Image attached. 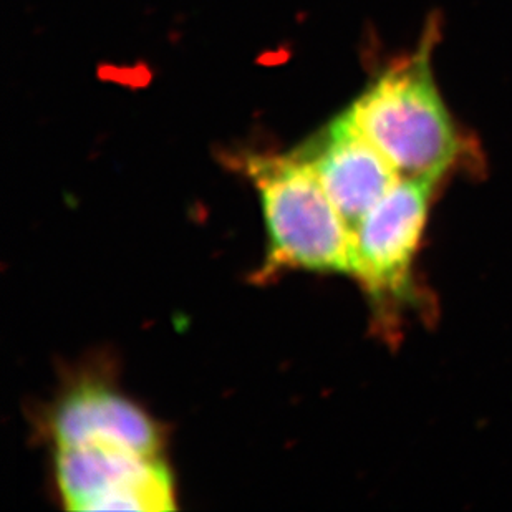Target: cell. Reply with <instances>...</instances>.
Returning <instances> with one entry per match:
<instances>
[{"label":"cell","instance_id":"1","mask_svg":"<svg viewBox=\"0 0 512 512\" xmlns=\"http://www.w3.org/2000/svg\"><path fill=\"white\" fill-rule=\"evenodd\" d=\"M435 37L428 30L415 54L388 68L348 108L355 125L400 178L443 181L471 155L435 82Z\"/></svg>","mask_w":512,"mask_h":512},{"label":"cell","instance_id":"2","mask_svg":"<svg viewBox=\"0 0 512 512\" xmlns=\"http://www.w3.org/2000/svg\"><path fill=\"white\" fill-rule=\"evenodd\" d=\"M241 168L264 209L266 274L290 267L352 276V231L302 153L249 155Z\"/></svg>","mask_w":512,"mask_h":512},{"label":"cell","instance_id":"3","mask_svg":"<svg viewBox=\"0 0 512 512\" xmlns=\"http://www.w3.org/2000/svg\"><path fill=\"white\" fill-rule=\"evenodd\" d=\"M440 181L400 178L353 229L352 276L378 304L411 294L413 264Z\"/></svg>","mask_w":512,"mask_h":512},{"label":"cell","instance_id":"4","mask_svg":"<svg viewBox=\"0 0 512 512\" xmlns=\"http://www.w3.org/2000/svg\"><path fill=\"white\" fill-rule=\"evenodd\" d=\"M57 483L70 511L163 512L174 509L170 469L158 456L112 446L58 448Z\"/></svg>","mask_w":512,"mask_h":512},{"label":"cell","instance_id":"5","mask_svg":"<svg viewBox=\"0 0 512 512\" xmlns=\"http://www.w3.org/2000/svg\"><path fill=\"white\" fill-rule=\"evenodd\" d=\"M302 155L352 232L400 179L387 158L355 125L348 110Z\"/></svg>","mask_w":512,"mask_h":512},{"label":"cell","instance_id":"6","mask_svg":"<svg viewBox=\"0 0 512 512\" xmlns=\"http://www.w3.org/2000/svg\"><path fill=\"white\" fill-rule=\"evenodd\" d=\"M57 448L112 446L138 455H160V426L140 406L105 385L83 383L58 401L52 415Z\"/></svg>","mask_w":512,"mask_h":512}]
</instances>
